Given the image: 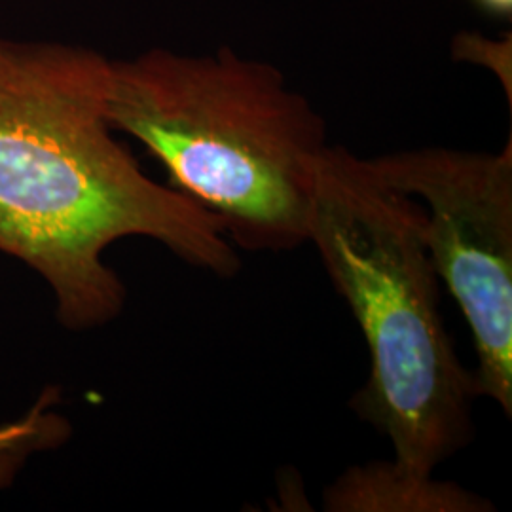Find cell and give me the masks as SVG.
<instances>
[{"mask_svg": "<svg viewBox=\"0 0 512 512\" xmlns=\"http://www.w3.org/2000/svg\"><path fill=\"white\" fill-rule=\"evenodd\" d=\"M110 59L88 48L0 37V253L42 275L63 327L114 321L126 285L103 253L124 238L234 277L219 220L152 181L107 118Z\"/></svg>", "mask_w": 512, "mask_h": 512, "instance_id": "6da1fadb", "label": "cell"}, {"mask_svg": "<svg viewBox=\"0 0 512 512\" xmlns=\"http://www.w3.org/2000/svg\"><path fill=\"white\" fill-rule=\"evenodd\" d=\"M308 243L365 336L355 414L391 442L393 459L435 473L471 444L480 397L440 311L423 205L372 158L329 145L315 165Z\"/></svg>", "mask_w": 512, "mask_h": 512, "instance_id": "7a4b0ae2", "label": "cell"}, {"mask_svg": "<svg viewBox=\"0 0 512 512\" xmlns=\"http://www.w3.org/2000/svg\"><path fill=\"white\" fill-rule=\"evenodd\" d=\"M107 118L164 167L171 188L219 220L236 249L289 253L308 243L327 124L274 65L230 48H154L110 61Z\"/></svg>", "mask_w": 512, "mask_h": 512, "instance_id": "3957f363", "label": "cell"}, {"mask_svg": "<svg viewBox=\"0 0 512 512\" xmlns=\"http://www.w3.org/2000/svg\"><path fill=\"white\" fill-rule=\"evenodd\" d=\"M372 162L423 205L433 266L473 336L476 393L511 420V139L495 154L420 148Z\"/></svg>", "mask_w": 512, "mask_h": 512, "instance_id": "277c9868", "label": "cell"}, {"mask_svg": "<svg viewBox=\"0 0 512 512\" xmlns=\"http://www.w3.org/2000/svg\"><path fill=\"white\" fill-rule=\"evenodd\" d=\"M329 512H490L492 501L397 459L353 465L323 492Z\"/></svg>", "mask_w": 512, "mask_h": 512, "instance_id": "5b68a950", "label": "cell"}, {"mask_svg": "<svg viewBox=\"0 0 512 512\" xmlns=\"http://www.w3.org/2000/svg\"><path fill=\"white\" fill-rule=\"evenodd\" d=\"M55 403H59V391L50 387L23 418L0 425V490L14 482L31 456L69 439L71 423L52 410Z\"/></svg>", "mask_w": 512, "mask_h": 512, "instance_id": "8992f818", "label": "cell"}, {"mask_svg": "<svg viewBox=\"0 0 512 512\" xmlns=\"http://www.w3.org/2000/svg\"><path fill=\"white\" fill-rule=\"evenodd\" d=\"M476 6L492 18L511 19L512 0H473Z\"/></svg>", "mask_w": 512, "mask_h": 512, "instance_id": "52a82bcc", "label": "cell"}]
</instances>
